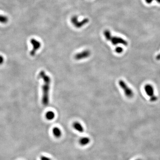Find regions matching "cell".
Masks as SVG:
<instances>
[{
	"label": "cell",
	"mask_w": 160,
	"mask_h": 160,
	"mask_svg": "<svg viewBox=\"0 0 160 160\" xmlns=\"http://www.w3.org/2000/svg\"><path fill=\"white\" fill-rule=\"evenodd\" d=\"M38 76L39 77L42 79L44 81V83L42 86V104L44 106H47L49 103V92L51 80L50 77L45 74L44 71L43 70L39 73Z\"/></svg>",
	"instance_id": "6da1fadb"
},
{
	"label": "cell",
	"mask_w": 160,
	"mask_h": 160,
	"mask_svg": "<svg viewBox=\"0 0 160 160\" xmlns=\"http://www.w3.org/2000/svg\"><path fill=\"white\" fill-rule=\"evenodd\" d=\"M118 84L120 87L123 90L124 94L126 97L129 98H131L133 97L134 93L133 91L128 86V85L125 81L122 80H120L119 81Z\"/></svg>",
	"instance_id": "7a4b0ae2"
},
{
	"label": "cell",
	"mask_w": 160,
	"mask_h": 160,
	"mask_svg": "<svg viewBox=\"0 0 160 160\" xmlns=\"http://www.w3.org/2000/svg\"><path fill=\"white\" fill-rule=\"evenodd\" d=\"M144 90L148 96L150 97L151 102H155L157 100V97L154 95V90L153 86L150 84H147L144 87Z\"/></svg>",
	"instance_id": "3957f363"
},
{
	"label": "cell",
	"mask_w": 160,
	"mask_h": 160,
	"mask_svg": "<svg viewBox=\"0 0 160 160\" xmlns=\"http://www.w3.org/2000/svg\"><path fill=\"white\" fill-rule=\"evenodd\" d=\"M71 22L77 28H81L85 25L87 24L89 22V19L87 18L84 19L83 20L79 21L78 20V17L77 16H74L71 19Z\"/></svg>",
	"instance_id": "277c9868"
},
{
	"label": "cell",
	"mask_w": 160,
	"mask_h": 160,
	"mask_svg": "<svg viewBox=\"0 0 160 160\" xmlns=\"http://www.w3.org/2000/svg\"><path fill=\"white\" fill-rule=\"evenodd\" d=\"M30 43L33 45V49L30 51V54L32 56H34L37 51L41 48V43L40 41L34 38H32L30 40Z\"/></svg>",
	"instance_id": "5b68a950"
},
{
	"label": "cell",
	"mask_w": 160,
	"mask_h": 160,
	"mask_svg": "<svg viewBox=\"0 0 160 160\" xmlns=\"http://www.w3.org/2000/svg\"><path fill=\"white\" fill-rule=\"evenodd\" d=\"M91 55V52L88 50H84L83 51L77 53L74 56V58L76 60H81L88 58Z\"/></svg>",
	"instance_id": "8992f818"
},
{
	"label": "cell",
	"mask_w": 160,
	"mask_h": 160,
	"mask_svg": "<svg viewBox=\"0 0 160 160\" xmlns=\"http://www.w3.org/2000/svg\"><path fill=\"white\" fill-rule=\"evenodd\" d=\"M109 41H111L112 44L114 45H116L118 44H123L125 46H127L128 45L127 41L120 37H116V36L112 37V36Z\"/></svg>",
	"instance_id": "52a82bcc"
},
{
	"label": "cell",
	"mask_w": 160,
	"mask_h": 160,
	"mask_svg": "<svg viewBox=\"0 0 160 160\" xmlns=\"http://www.w3.org/2000/svg\"><path fill=\"white\" fill-rule=\"evenodd\" d=\"M73 126L74 129L77 131V132L81 133H82L84 131V129L82 125L80 122H75L73 124Z\"/></svg>",
	"instance_id": "ba28073f"
},
{
	"label": "cell",
	"mask_w": 160,
	"mask_h": 160,
	"mask_svg": "<svg viewBox=\"0 0 160 160\" xmlns=\"http://www.w3.org/2000/svg\"><path fill=\"white\" fill-rule=\"evenodd\" d=\"M52 132L53 136L56 138H60L62 136V131L58 127H54L52 129Z\"/></svg>",
	"instance_id": "9c48e42d"
},
{
	"label": "cell",
	"mask_w": 160,
	"mask_h": 160,
	"mask_svg": "<svg viewBox=\"0 0 160 160\" xmlns=\"http://www.w3.org/2000/svg\"><path fill=\"white\" fill-rule=\"evenodd\" d=\"M90 139L87 136H84L80 138L79 140V143L80 145L82 146L87 145L90 143Z\"/></svg>",
	"instance_id": "30bf717a"
},
{
	"label": "cell",
	"mask_w": 160,
	"mask_h": 160,
	"mask_svg": "<svg viewBox=\"0 0 160 160\" xmlns=\"http://www.w3.org/2000/svg\"><path fill=\"white\" fill-rule=\"evenodd\" d=\"M55 113L52 111H48L45 114V118L46 119L48 120L49 121H51L52 120H53L55 118Z\"/></svg>",
	"instance_id": "8fae6325"
},
{
	"label": "cell",
	"mask_w": 160,
	"mask_h": 160,
	"mask_svg": "<svg viewBox=\"0 0 160 160\" xmlns=\"http://www.w3.org/2000/svg\"><path fill=\"white\" fill-rule=\"evenodd\" d=\"M104 35L105 38L107 41H110L111 38L112 37V35L111 34L110 31L109 30H105L104 32Z\"/></svg>",
	"instance_id": "7c38bea8"
},
{
	"label": "cell",
	"mask_w": 160,
	"mask_h": 160,
	"mask_svg": "<svg viewBox=\"0 0 160 160\" xmlns=\"http://www.w3.org/2000/svg\"><path fill=\"white\" fill-rule=\"evenodd\" d=\"M9 21V18L5 15L0 14V23L2 24H6Z\"/></svg>",
	"instance_id": "4fadbf2b"
},
{
	"label": "cell",
	"mask_w": 160,
	"mask_h": 160,
	"mask_svg": "<svg viewBox=\"0 0 160 160\" xmlns=\"http://www.w3.org/2000/svg\"><path fill=\"white\" fill-rule=\"evenodd\" d=\"M115 52H116L117 53H121L123 52V49L122 47H116V49H115Z\"/></svg>",
	"instance_id": "5bb4252c"
},
{
	"label": "cell",
	"mask_w": 160,
	"mask_h": 160,
	"mask_svg": "<svg viewBox=\"0 0 160 160\" xmlns=\"http://www.w3.org/2000/svg\"><path fill=\"white\" fill-rule=\"evenodd\" d=\"M153 1H155L156 2L158 3L159 4H160V0H145V2L147 4H151V3L153 2Z\"/></svg>",
	"instance_id": "9a60e30c"
},
{
	"label": "cell",
	"mask_w": 160,
	"mask_h": 160,
	"mask_svg": "<svg viewBox=\"0 0 160 160\" xmlns=\"http://www.w3.org/2000/svg\"><path fill=\"white\" fill-rule=\"evenodd\" d=\"M41 160H51L49 157L42 156L41 157Z\"/></svg>",
	"instance_id": "2e32d148"
},
{
	"label": "cell",
	"mask_w": 160,
	"mask_h": 160,
	"mask_svg": "<svg viewBox=\"0 0 160 160\" xmlns=\"http://www.w3.org/2000/svg\"><path fill=\"white\" fill-rule=\"evenodd\" d=\"M4 61V58L3 57L2 55H0V65L2 64Z\"/></svg>",
	"instance_id": "e0dca14e"
},
{
	"label": "cell",
	"mask_w": 160,
	"mask_h": 160,
	"mask_svg": "<svg viewBox=\"0 0 160 160\" xmlns=\"http://www.w3.org/2000/svg\"><path fill=\"white\" fill-rule=\"evenodd\" d=\"M156 59L157 60H160V53L158 54L156 56Z\"/></svg>",
	"instance_id": "ac0fdd59"
},
{
	"label": "cell",
	"mask_w": 160,
	"mask_h": 160,
	"mask_svg": "<svg viewBox=\"0 0 160 160\" xmlns=\"http://www.w3.org/2000/svg\"><path fill=\"white\" fill-rule=\"evenodd\" d=\"M136 160H142V159H136Z\"/></svg>",
	"instance_id": "d6986e66"
}]
</instances>
